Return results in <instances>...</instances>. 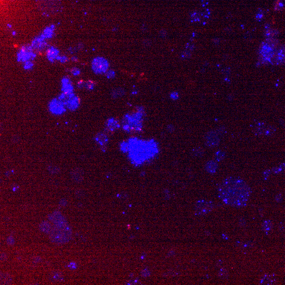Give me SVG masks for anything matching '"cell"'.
Segmentation results:
<instances>
[{
	"label": "cell",
	"instance_id": "1",
	"mask_svg": "<svg viewBox=\"0 0 285 285\" xmlns=\"http://www.w3.org/2000/svg\"><path fill=\"white\" fill-rule=\"evenodd\" d=\"M251 190L241 178L230 176L225 178L218 187V195L225 204L236 208L245 207Z\"/></svg>",
	"mask_w": 285,
	"mask_h": 285
},
{
	"label": "cell",
	"instance_id": "2",
	"mask_svg": "<svg viewBox=\"0 0 285 285\" xmlns=\"http://www.w3.org/2000/svg\"><path fill=\"white\" fill-rule=\"evenodd\" d=\"M121 151L127 154L128 158L135 165H141L154 160L159 153V146L154 139H141L130 138L121 142Z\"/></svg>",
	"mask_w": 285,
	"mask_h": 285
},
{
	"label": "cell",
	"instance_id": "3",
	"mask_svg": "<svg viewBox=\"0 0 285 285\" xmlns=\"http://www.w3.org/2000/svg\"><path fill=\"white\" fill-rule=\"evenodd\" d=\"M144 114V109L142 107H138L135 112L126 114L121 121L123 129L128 133L141 131Z\"/></svg>",
	"mask_w": 285,
	"mask_h": 285
},
{
	"label": "cell",
	"instance_id": "4",
	"mask_svg": "<svg viewBox=\"0 0 285 285\" xmlns=\"http://www.w3.org/2000/svg\"><path fill=\"white\" fill-rule=\"evenodd\" d=\"M72 237V230L68 224L54 225L50 232V239L56 244H64L69 241Z\"/></svg>",
	"mask_w": 285,
	"mask_h": 285
},
{
	"label": "cell",
	"instance_id": "5",
	"mask_svg": "<svg viewBox=\"0 0 285 285\" xmlns=\"http://www.w3.org/2000/svg\"><path fill=\"white\" fill-rule=\"evenodd\" d=\"M37 5L43 13L48 15L57 13L61 10L60 0H38Z\"/></svg>",
	"mask_w": 285,
	"mask_h": 285
},
{
	"label": "cell",
	"instance_id": "6",
	"mask_svg": "<svg viewBox=\"0 0 285 285\" xmlns=\"http://www.w3.org/2000/svg\"><path fill=\"white\" fill-rule=\"evenodd\" d=\"M109 67L108 61L103 57H97L92 62V69L95 73L102 74L106 73Z\"/></svg>",
	"mask_w": 285,
	"mask_h": 285
},
{
	"label": "cell",
	"instance_id": "7",
	"mask_svg": "<svg viewBox=\"0 0 285 285\" xmlns=\"http://www.w3.org/2000/svg\"><path fill=\"white\" fill-rule=\"evenodd\" d=\"M213 208V205L211 202L199 200L195 205V212L196 215H204L211 211Z\"/></svg>",
	"mask_w": 285,
	"mask_h": 285
},
{
	"label": "cell",
	"instance_id": "8",
	"mask_svg": "<svg viewBox=\"0 0 285 285\" xmlns=\"http://www.w3.org/2000/svg\"><path fill=\"white\" fill-rule=\"evenodd\" d=\"M49 109L52 114L60 115L66 111V106L59 99H54L49 104Z\"/></svg>",
	"mask_w": 285,
	"mask_h": 285
},
{
	"label": "cell",
	"instance_id": "9",
	"mask_svg": "<svg viewBox=\"0 0 285 285\" xmlns=\"http://www.w3.org/2000/svg\"><path fill=\"white\" fill-rule=\"evenodd\" d=\"M70 176L73 181L76 183H80L83 181L84 171L81 168H74L71 171Z\"/></svg>",
	"mask_w": 285,
	"mask_h": 285
},
{
	"label": "cell",
	"instance_id": "10",
	"mask_svg": "<svg viewBox=\"0 0 285 285\" xmlns=\"http://www.w3.org/2000/svg\"><path fill=\"white\" fill-rule=\"evenodd\" d=\"M51 217V220L54 222V225H64L68 224L67 221L64 215L61 214L60 212L56 211L50 215Z\"/></svg>",
	"mask_w": 285,
	"mask_h": 285
},
{
	"label": "cell",
	"instance_id": "11",
	"mask_svg": "<svg viewBox=\"0 0 285 285\" xmlns=\"http://www.w3.org/2000/svg\"><path fill=\"white\" fill-rule=\"evenodd\" d=\"M106 129L109 131H114L121 127V124L117 119L113 117L109 118L105 123Z\"/></svg>",
	"mask_w": 285,
	"mask_h": 285
},
{
	"label": "cell",
	"instance_id": "12",
	"mask_svg": "<svg viewBox=\"0 0 285 285\" xmlns=\"http://www.w3.org/2000/svg\"><path fill=\"white\" fill-rule=\"evenodd\" d=\"M80 105V101L79 98L76 96L74 94H73L70 98L68 100L67 103L65 105L66 107L70 111H76L79 107Z\"/></svg>",
	"mask_w": 285,
	"mask_h": 285
},
{
	"label": "cell",
	"instance_id": "13",
	"mask_svg": "<svg viewBox=\"0 0 285 285\" xmlns=\"http://www.w3.org/2000/svg\"><path fill=\"white\" fill-rule=\"evenodd\" d=\"M95 141L98 144L100 145L101 148H105L106 145L108 143L109 139L108 136L104 133L100 132L96 135L95 137Z\"/></svg>",
	"mask_w": 285,
	"mask_h": 285
},
{
	"label": "cell",
	"instance_id": "14",
	"mask_svg": "<svg viewBox=\"0 0 285 285\" xmlns=\"http://www.w3.org/2000/svg\"><path fill=\"white\" fill-rule=\"evenodd\" d=\"M74 88L69 79L64 78L62 80V91L63 93L70 94L73 92Z\"/></svg>",
	"mask_w": 285,
	"mask_h": 285
},
{
	"label": "cell",
	"instance_id": "15",
	"mask_svg": "<svg viewBox=\"0 0 285 285\" xmlns=\"http://www.w3.org/2000/svg\"><path fill=\"white\" fill-rule=\"evenodd\" d=\"M64 276L62 274L58 271H54L49 275V279L52 282H61L63 280Z\"/></svg>",
	"mask_w": 285,
	"mask_h": 285
},
{
	"label": "cell",
	"instance_id": "16",
	"mask_svg": "<svg viewBox=\"0 0 285 285\" xmlns=\"http://www.w3.org/2000/svg\"><path fill=\"white\" fill-rule=\"evenodd\" d=\"M0 279L1 285H10L12 282V279L10 275L7 273L1 272Z\"/></svg>",
	"mask_w": 285,
	"mask_h": 285
},
{
	"label": "cell",
	"instance_id": "17",
	"mask_svg": "<svg viewBox=\"0 0 285 285\" xmlns=\"http://www.w3.org/2000/svg\"><path fill=\"white\" fill-rule=\"evenodd\" d=\"M39 229L40 231L45 233H50L51 230V227L49 222L48 221H43L39 225Z\"/></svg>",
	"mask_w": 285,
	"mask_h": 285
},
{
	"label": "cell",
	"instance_id": "18",
	"mask_svg": "<svg viewBox=\"0 0 285 285\" xmlns=\"http://www.w3.org/2000/svg\"><path fill=\"white\" fill-rule=\"evenodd\" d=\"M217 164L214 161H209L205 165V169L209 173H215L217 168Z\"/></svg>",
	"mask_w": 285,
	"mask_h": 285
},
{
	"label": "cell",
	"instance_id": "19",
	"mask_svg": "<svg viewBox=\"0 0 285 285\" xmlns=\"http://www.w3.org/2000/svg\"><path fill=\"white\" fill-rule=\"evenodd\" d=\"M125 94V91L123 88H117L114 89L111 93V96L114 98H117L124 96Z\"/></svg>",
	"mask_w": 285,
	"mask_h": 285
},
{
	"label": "cell",
	"instance_id": "20",
	"mask_svg": "<svg viewBox=\"0 0 285 285\" xmlns=\"http://www.w3.org/2000/svg\"><path fill=\"white\" fill-rule=\"evenodd\" d=\"M262 228L265 231H269L272 228V222L270 220H266L262 224Z\"/></svg>",
	"mask_w": 285,
	"mask_h": 285
},
{
	"label": "cell",
	"instance_id": "21",
	"mask_svg": "<svg viewBox=\"0 0 285 285\" xmlns=\"http://www.w3.org/2000/svg\"><path fill=\"white\" fill-rule=\"evenodd\" d=\"M48 170L51 174H57L60 172V168L56 165H51L48 167Z\"/></svg>",
	"mask_w": 285,
	"mask_h": 285
},
{
	"label": "cell",
	"instance_id": "22",
	"mask_svg": "<svg viewBox=\"0 0 285 285\" xmlns=\"http://www.w3.org/2000/svg\"><path fill=\"white\" fill-rule=\"evenodd\" d=\"M229 274L228 272L225 269L222 268L219 272V277L222 279L228 278Z\"/></svg>",
	"mask_w": 285,
	"mask_h": 285
},
{
	"label": "cell",
	"instance_id": "23",
	"mask_svg": "<svg viewBox=\"0 0 285 285\" xmlns=\"http://www.w3.org/2000/svg\"><path fill=\"white\" fill-rule=\"evenodd\" d=\"M284 7V4L280 0H277L275 2L274 9L275 11H281Z\"/></svg>",
	"mask_w": 285,
	"mask_h": 285
},
{
	"label": "cell",
	"instance_id": "24",
	"mask_svg": "<svg viewBox=\"0 0 285 285\" xmlns=\"http://www.w3.org/2000/svg\"><path fill=\"white\" fill-rule=\"evenodd\" d=\"M57 55H58V51L55 49L52 48L48 51V56L49 58H52V59H54L56 57H57Z\"/></svg>",
	"mask_w": 285,
	"mask_h": 285
},
{
	"label": "cell",
	"instance_id": "25",
	"mask_svg": "<svg viewBox=\"0 0 285 285\" xmlns=\"http://www.w3.org/2000/svg\"><path fill=\"white\" fill-rule=\"evenodd\" d=\"M191 20L193 22H197L200 20V14L196 12H194L192 14L191 16Z\"/></svg>",
	"mask_w": 285,
	"mask_h": 285
},
{
	"label": "cell",
	"instance_id": "26",
	"mask_svg": "<svg viewBox=\"0 0 285 285\" xmlns=\"http://www.w3.org/2000/svg\"><path fill=\"white\" fill-rule=\"evenodd\" d=\"M95 86V83L92 81H87L84 84V87L86 88L89 90H92Z\"/></svg>",
	"mask_w": 285,
	"mask_h": 285
},
{
	"label": "cell",
	"instance_id": "27",
	"mask_svg": "<svg viewBox=\"0 0 285 285\" xmlns=\"http://www.w3.org/2000/svg\"><path fill=\"white\" fill-rule=\"evenodd\" d=\"M84 193L82 190L78 189L75 192V195L77 198H80L84 197Z\"/></svg>",
	"mask_w": 285,
	"mask_h": 285
},
{
	"label": "cell",
	"instance_id": "28",
	"mask_svg": "<svg viewBox=\"0 0 285 285\" xmlns=\"http://www.w3.org/2000/svg\"><path fill=\"white\" fill-rule=\"evenodd\" d=\"M264 17V12L262 10H259L258 11V12L256 14V19L258 21H261L263 19Z\"/></svg>",
	"mask_w": 285,
	"mask_h": 285
},
{
	"label": "cell",
	"instance_id": "29",
	"mask_svg": "<svg viewBox=\"0 0 285 285\" xmlns=\"http://www.w3.org/2000/svg\"><path fill=\"white\" fill-rule=\"evenodd\" d=\"M170 98H171L172 100L176 101V100H177L178 98H179V95L178 94V92H176V91L172 92L170 94Z\"/></svg>",
	"mask_w": 285,
	"mask_h": 285
},
{
	"label": "cell",
	"instance_id": "30",
	"mask_svg": "<svg viewBox=\"0 0 285 285\" xmlns=\"http://www.w3.org/2000/svg\"><path fill=\"white\" fill-rule=\"evenodd\" d=\"M106 75L108 78L111 79V78H113L115 76V73L113 70L107 71L106 72Z\"/></svg>",
	"mask_w": 285,
	"mask_h": 285
},
{
	"label": "cell",
	"instance_id": "31",
	"mask_svg": "<svg viewBox=\"0 0 285 285\" xmlns=\"http://www.w3.org/2000/svg\"><path fill=\"white\" fill-rule=\"evenodd\" d=\"M7 245H13L15 243V240L13 238V237L10 236L7 238Z\"/></svg>",
	"mask_w": 285,
	"mask_h": 285
},
{
	"label": "cell",
	"instance_id": "32",
	"mask_svg": "<svg viewBox=\"0 0 285 285\" xmlns=\"http://www.w3.org/2000/svg\"><path fill=\"white\" fill-rule=\"evenodd\" d=\"M202 151L201 149H199V148H196L194 150V151H193V155H195V156H201L202 154Z\"/></svg>",
	"mask_w": 285,
	"mask_h": 285
},
{
	"label": "cell",
	"instance_id": "33",
	"mask_svg": "<svg viewBox=\"0 0 285 285\" xmlns=\"http://www.w3.org/2000/svg\"><path fill=\"white\" fill-rule=\"evenodd\" d=\"M20 141V137L18 135H14L11 139V141L13 143H17Z\"/></svg>",
	"mask_w": 285,
	"mask_h": 285
},
{
	"label": "cell",
	"instance_id": "34",
	"mask_svg": "<svg viewBox=\"0 0 285 285\" xmlns=\"http://www.w3.org/2000/svg\"><path fill=\"white\" fill-rule=\"evenodd\" d=\"M59 205L61 207H66L67 205V201L64 198H62L59 202Z\"/></svg>",
	"mask_w": 285,
	"mask_h": 285
},
{
	"label": "cell",
	"instance_id": "35",
	"mask_svg": "<svg viewBox=\"0 0 285 285\" xmlns=\"http://www.w3.org/2000/svg\"><path fill=\"white\" fill-rule=\"evenodd\" d=\"M1 261H5L7 259V255L5 253H1V257H0Z\"/></svg>",
	"mask_w": 285,
	"mask_h": 285
},
{
	"label": "cell",
	"instance_id": "36",
	"mask_svg": "<svg viewBox=\"0 0 285 285\" xmlns=\"http://www.w3.org/2000/svg\"><path fill=\"white\" fill-rule=\"evenodd\" d=\"M182 57L184 58H189L190 57V52H188V51H185L184 52H183L182 54Z\"/></svg>",
	"mask_w": 285,
	"mask_h": 285
},
{
	"label": "cell",
	"instance_id": "37",
	"mask_svg": "<svg viewBox=\"0 0 285 285\" xmlns=\"http://www.w3.org/2000/svg\"><path fill=\"white\" fill-rule=\"evenodd\" d=\"M71 72H72V73L74 75H78V74H79V70L78 69H76V68L72 69V71H71Z\"/></svg>",
	"mask_w": 285,
	"mask_h": 285
},
{
	"label": "cell",
	"instance_id": "38",
	"mask_svg": "<svg viewBox=\"0 0 285 285\" xmlns=\"http://www.w3.org/2000/svg\"><path fill=\"white\" fill-rule=\"evenodd\" d=\"M276 201L278 202H280L282 201V195L280 194L277 195L276 196Z\"/></svg>",
	"mask_w": 285,
	"mask_h": 285
},
{
	"label": "cell",
	"instance_id": "39",
	"mask_svg": "<svg viewBox=\"0 0 285 285\" xmlns=\"http://www.w3.org/2000/svg\"><path fill=\"white\" fill-rule=\"evenodd\" d=\"M239 224L241 225V226H244L245 225V220L243 219H240V221H239Z\"/></svg>",
	"mask_w": 285,
	"mask_h": 285
},
{
	"label": "cell",
	"instance_id": "40",
	"mask_svg": "<svg viewBox=\"0 0 285 285\" xmlns=\"http://www.w3.org/2000/svg\"><path fill=\"white\" fill-rule=\"evenodd\" d=\"M168 131L170 132H172L173 130H174V128H173V126L172 125H168Z\"/></svg>",
	"mask_w": 285,
	"mask_h": 285
},
{
	"label": "cell",
	"instance_id": "41",
	"mask_svg": "<svg viewBox=\"0 0 285 285\" xmlns=\"http://www.w3.org/2000/svg\"><path fill=\"white\" fill-rule=\"evenodd\" d=\"M74 266H76V264H75V263H74V262H71L70 265H69V267H73V269L74 268Z\"/></svg>",
	"mask_w": 285,
	"mask_h": 285
}]
</instances>
